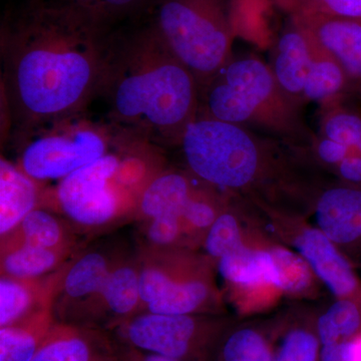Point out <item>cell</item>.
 I'll list each match as a JSON object with an SVG mask.
<instances>
[{
  "label": "cell",
  "mask_w": 361,
  "mask_h": 361,
  "mask_svg": "<svg viewBox=\"0 0 361 361\" xmlns=\"http://www.w3.org/2000/svg\"><path fill=\"white\" fill-rule=\"evenodd\" d=\"M341 63L353 85L361 87V21L315 14H290Z\"/></svg>",
  "instance_id": "cell-13"
},
{
  "label": "cell",
  "mask_w": 361,
  "mask_h": 361,
  "mask_svg": "<svg viewBox=\"0 0 361 361\" xmlns=\"http://www.w3.org/2000/svg\"><path fill=\"white\" fill-rule=\"evenodd\" d=\"M61 272L49 278L18 279L1 275L0 327L13 324L54 304Z\"/></svg>",
  "instance_id": "cell-16"
},
{
  "label": "cell",
  "mask_w": 361,
  "mask_h": 361,
  "mask_svg": "<svg viewBox=\"0 0 361 361\" xmlns=\"http://www.w3.org/2000/svg\"><path fill=\"white\" fill-rule=\"evenodd\" d=\"M115 263L99 251H90L78 258L59 275L56 296L87 304L99 295Z\"/></svg>",
  "instance_id": "cell-20"
},
{
  "label": "cell",
  "mask_w": 361,
  "mask_h": 361,
  "mask_svg": "<svg viewBox=\"0 0 361 361\" xmlns=\"http://www.w3.org/2000/svg\"><path fill=\"white\" fill-rule=\"evenodd\" d=\"M287 16L315 14L361 21V0H270Z\"/></svg>",
  "instance_id": "cell-30"
},
{
  "label": "cell",
  "mask_w": 361,
  "mask_h": 361,
  "mask_svg": "<svg viewBox=\"0 0 361 361\" xmlns=\"http://www.w3.org/2000/svg\"><path fill=\"white\" fill-rule=\"evenodd\" d=\"M345 96L341 94L322 103L319 135L355 148L361 141V113L348 106Z\"/></svg>",
  "instance_id": "cell-28"
},
{
  "label": "cell",
  "mask_w": 361,
  "mask_h": 361,
  "mask_svg": "<svg viewBox=\"0 0 361 361\" xmlns=\"http://www.w3.org/2000/svg\"><path fill=\"white\" fill-rule=\"evenodd\" d=\"M303 30L310 39L311 56L310 75L304 87L305 103L318 102L322 104L346 94L351 84L341 63L305 28Z\"/></svg>",
  "instance_id": "cell-21"
},
{
  "label": "cell",
  "mask_w": 361,
  "mask_h": 361,
  "mask_svg": "<svg viewBox=\"0 0 361 361\" xmlns=\"http://www.w3.org/2000/svg\"><path fill=\"white\" fill-rule=\"evenodd\" d=\"M190 173L270 217L301 218L330 183L312 149L197 116L179 142Z\"/></svg>",
  "instance_id": "cell-2"
},
{
  "label": "cell",
  "mask_w": 361,
  "mask_h": 361,
  "mask_svg": "<svg viewBox=\"0 0 361 361\" xmlns=\"http://www.w3.org/2000/svg\"><path fill=\"white\" fill-rule=\"evenodd\" d=\"M140 295V265L130 262L116 263L103 289L87 305L96 306L85 318L84 326L97 329V320L102 317L113 318V325L137 314L141 306Z\"/></svg>",
  "instance_id": "cell-15"
},
{
  "label": "cell",
  "mask_w": 361,
  "mask_h": 361,
  "mask_svg": "<svg viewBox=\"0 0 361 361\" xmlns=\"http://www.w3.org/2000/svg\"><path fill=\"white\" fill-rule=\"evenodd\" d=\"M70 249L42 248L27 244H1V273L18 279H39L61 265Z\"/></svg>",
  "instance_id": "cell-23"
},
{
  "label": "cell",
  "mask_w": 361,
  "mask_h": 361,
  "mask_svg": "<svg viewBox=\"0 0 361 361\" xmlns=\"http://www.w3.org/2000/svg\"><path fill=\"white\" fill-rule=\"evenodd\" d=\"M315 329L322 345L353 341L361 334V300L336 298L315 318Z\"/></svg>",
  "instance_id": "cell-26"
},
{
  "label": "cell",
  "mask_w": 361,
  "mask_h": 361,
  "mask_svg": "<svg viewBox=\"0 0 361 361\" xmlns=\"http://www.w3.org/2000/svg\"><path fill=\"white\" fill-rule=\"evenodd\" d=\"M310 63L307 33L288 16L273 47L268 66L284 92L302 106L305 104L304 87L310 75Z\"/></svg>",
  "instance_id": "cell-14"
},
{
  "label": "cell",
  "mask_w": 361,
  "mask_h": 361,
  "mask_svg": "<svg viewBox=\"0 0 361 361\" xmlns=\"http://www.w3.org/2000/svg\"><path fill=\"white\" fill-rule=\"evenodd\" d=\"M66 1L78 7L101 23H106L109 18L129 11L140 0H66Z\"/></svg>",
  "instance_id": "cell-32"
},
{
  "label": "cell",
  "mask_w": 361,
  "mask_h": 361,
  "mask_svg": "<svg viewBox=\"0 0 361 361\" xmlns=\"http://www.w3.org/2000/svg\"><path fill=\"white\" fill-rule=\"evenodd\" d=\"M1 244H27L42 248L70 249L65 228L61 221L44 209L35 208L20 225L1 237Z\"/></svg>",
  "instance_id": "cell-25"
},
{
  "label": "cell",
  "mask_w": 361,
  "mask_h": 361,
  "mask_svg": "<svg viewBox=\"0 0 361 361\" xmlns=\"http://www.w3.org/2000/svg\"><path fill=\"white\" fill-rule=\"evenodd\" d=\"M319 361H353V341L322 345Z\"/></svg>",
  "instance_id": "cell-35"
},
{
  "label": "cell",
  "mask_w": 361,
  "mask_h": 361,
  "mask_svg": "<svg viewBox=\"0 0 361 361\" xmlns=\"http://www.w3.org/2000/svg\"><path fill=\"white\" fill-rule=\"evenodd\" d=\"M111 149L63 178L56 188L59 209L75 224L101 227L110 224L133 204L137 208L145 188L157 176L146 163L152 154L149 142L139 140L132 149L128 145L116 151Z\"/></svg>",
  "instance_id": "cell-5"
},
{
  "label": "cell",
  "mask_w": 361,
  "mask_h": 361,
  "mask_svg": "<svg viewBox=\"0 0 361 361\" xmlns=\"http://www.w3.org/2000/svg\"><path fill=\"white\" fill-rule=\"evenodd\" d=\"M247 242L238 215L225 207L207 231L204 248L208 257L218 261L223 256L245 245Z\"/></svg>",
  "instance_id": "cell-29"
},
{
  "label": "cell",
  "mask_w": 361,
  "mask_h": 361,
  "mask_svg": "<svg viewBox=\"0 0 361 361\" xmlns=\"http://www.w3.org/2000/svg\"><path fill=\"white\" fill-rule=\"evenodd\" d=\"M116 341L118 344V361H179L166 357V356L155 355V353L139 350L132 346L121 343L116 339Z\"/></svg>",
  "instance_id": "cell-36"
},
{
  "label": "cell",
  "mask_w": 361,
  "mask_h": 361,
  "mask_svg": "<svg viewBox=\"0 0 361 361\" xmlns=\"http://www.w3.org/2000/svg\"><path fill=\"white\" fill-rule=\"evenodd\" d=\"M32 361H118V344L106 330L56 322Z\"/></svg>",
  "instance_id": "cell-12"
},
{
  "label": "cell",
  "mask_w": 361,
  "mask_h": 361,
  "mask_svg": "<svg viewBox=\"0 0 361 361\" xmlns=\"http://www.w3.org/2000/svg\"><path fill=\"white\" fill-rule=\"evenodd\" d=\"M277 325L230 327L221 341L214 361H274Z\"/></svg>",
  "instance_id": "cell-22"
},
{
  "label": "cell",
  "mask_w": 361,
  "mask_h": 361,
  "mask_svg": "<svg viewBox=\"0 0 361 361\" xmlns=\"http://www.w3.org/2000/svg\"><path fill=\"white\" fill-rule=\"evenodd\" d=\"M152 28L200 87L233 58L231 0H160Z\"/></svg>",
  "instance_id": "cell-6"
},
{
  "label": "cell",
  "mask_w": 361,
  "mask_h": 361,
  "mask_svg": "<svg viewBox=\"0 0 361 361\" xmlns=\"http://www.w3.org/2000/svg\"><path fill=\"white\" fill-rule=\"evenodd\" d=\"M320 351L315 318L278 323L274 361H319Z\"/></svg>",
  "instance_id": "cell-27"
},
{
  "label": "cell",
  "mask_w": 361,
  "mask_h": 361,
  "mask_svg": "<svg viewBox=\"0 0 361 361\" xmlns=\"http://www.w3.org/2000/svg\"><path fill=\"white\" fill-rule=\"evenodd\" d=\"M302 111L257 56H233L200 87L198 116L312 149L317 135Z\"/></svg>",
  "instance_id": "cell-4"
},
{
  "label": "cell",
  "mask_w": 361,
  "mask_h": 361,
  "mask_svg": "<svg viewBox=\"0 0 361 361\" xmlns=\"http://www.w3.org/2000/svg\"><path fill=\"white\" fill-rule=\"evenodd\" d=\"M39 192L33 180L13 163L0 161V234L6 236L37 208Z\"/></svg>",
  "instance_id": "cell-17"
},
{
  "label": "cell",
  "mask_w": 361,
  "mask_h": 361,
  "mask_svg": "<svg viewBox=\"0 0 361 361\" xmlns=\"http://www.w3.org/2000/svg\"><path fill=\"white\" fill-rule=\"evenodd\" d=\"M113 42L104 23L66 0L26 9L2 37L4 87L18 128L84 111L103 87Z\"/></svg>",
  "instance_id": "cell-1"
},
{
  "label": "cell",
  "mask_w": 361,
  "mask_h": 361,
  "mask_svg": "<svg viewBox=\"0 0 361 361\" xmlns=\"http://www.w3.org/2000/svg\"><path fill=\"white\" fill-rule=\"evenodd\" d=\"M197 180L178 171L159 173L141 195L137 206L140 213L149 220L165 215L182 218L188 202L200 186Z\"/></svg>",
  "instance_id": "cell-18"
},
{
  "label": "cell",
  "mask_w": 361,
  "mask_h": 361,
  "mask_svg": "<svg viewBox=\"0 0 361 361\" xmlns=\"http://www.w3.org/2000/svg\"><path fill=\"white\" fill-rule=\"evenodd\" d=\"M312 212L316 226L361 269V186L330 183L316 198Z\"/></svg>",
  "instance_id": "cell-11"
},
{
  "label": "cell",
  "mask_w": 361,
  "mask_h": 361,
  "mask_svg": "<svg viewBox=\"0 0 361 361\" xmlns=\"http://www.w3.org/2000/svg\"><path fill=\"white\" fill-rule=\"evenodd\" d=\"M149 221L147 236L158 248H171L185 233L182 218L179 216H160Z\"/></svg>",
  "instance_id": "cell-31"
},
{
  "label": "cell",
  "mask_w": 361,
  "mask_h": 361,
  "mask_svg": "<svg viewBox=\"0 0 361 361\" xmlns=\"http://www.w3.org/2000/svg\"><path fill=\"white\" fill-rule=\"evenodd\" d=\"M353 149L318 135L312 147L316 160L325 168L334 169L350 154Z\"/></svg>",
  "instance_id": "cell-33"
},
{
  "label": "cell",
  "mask_w": 361,
  "mask_h": 361,
  "mask_svg": "<svg viewBox=\"0 0 361 361\" xmlns=\"http://www.w3.org/2000/svg\"><path fill=\"white\" fill-rule=\"evenodd\" d=\"M82 114L27 133L32 139L21 153L18 167L37 182L63 180L106 155L118 132L114 135Z\"/></svg>",
  "instance_id": "cell-8"
},
{
  "label": "cell",
  "mask_w": 361,
  "mask_h": 361,
  "mask_svg": "<svg viewBox=\"0 0 361 361\" xmlns=\"http://www.w3.org/2000/svg\"><path fill=\"white\" fill-rule=\"evenodd\" d=\"M268 250L272 259L275 286L282 295L300 298L314 295L319 280L295 250L279 244H268Z\"/></svg>",
  "instance_id": "cell-24"
},
{
  "label": "cell",
  "mask_w": 361,
  "mask_h": 361,
  "mask_svg": "<svg viewBox=\"0 0 361 361\" xmlns=\"http://www.w3.org/2000/svg\"><path fill=\"white\" fill-rule=\"evenodd\" d=\"M353 149H355L356 153L360 154V155L361 156V141L358 142L357 146H356L355 148H353Z\"/></svg>",
  "instance_id": "cell-38"
},
{
  "label": "cell",
  "mask_w": 361,
  "mask_h": 361,
  "mask_svg": "<svg viewBox=\"0 0 361 361\" xmlns=\"http://www.w3.org/2000/svg\"><path fill=\"white\" fill-rule=\"evenodd\" d=\"M353 361H361V334L353 341Z\"/></svg>",
  "instance_id": "cell-37"
},
{
  "label": "cell",
  "mask_w": 361,
  "mask_h": 361,
  "mask_svg": "<svg viewBox=\"0 0 361 361\" xmlns=\"http://www.w3.org/2000/svg\"><path fill=\"white\" fill-rule=\"evenodd\" d=\"M99 94L108 97L115 128L147 142L179 145L200 106L198 80L152 26L113 44Z\"/></svg>",
  "instance_id": "cell-3"
},
{
  "label": "cell",
  "mask_w": 361,
  "mask_h": 361,
  "mask_svg": "<svg viewBox=\"0 0 361 361\" xmlns=\"http://www.w3.org/2000/svg\"><path fill=\"white\" fill-rule=\"evenodd\" d=\"M216 262L242 314L264 310L266 306L282 295L275 286L272 259L267 245L247 242Z\"/></svg>",
  "instance_id": "cell-9"
},
{
  "label": "cell",
  "mask_w": 361,
  "mask_h": 361,
  "mask_svg": "<svg viewBox=\"0 0 361 361\" xmlns=\"http://www.w3.org/2000/svg\"><path fill=\"white\" fill-rule=\"evenodd\" d=\"M54 304L0 327V361H32L54 323Z\"/></svg>",
  "instance_id": "cell-19"
},
{
  "label": "cell",
  "mask_w": 361,
  "mask_h": 361,
  "mask_svg": "<svg viewBox=\"0 0 361 361\" xmlns=\"http://www.w3.org/2000/svg\"><path fill=\"white\" fill-rule=\"evenodd\" d=\"M334 170L341 182L361 186V156L355 149Z\"/></svg>",
  "instance_id": "cell-34"
},
{
  "label": "cell",
  "mask_w": 361,
  "mask_h": 361,
  "mask_svg": "<svg viewBox=\"0 0 361 361\" xmlns=\"http://www.w3.org/2000/svg\"><path fill=\"white\" fill-rule=\"evenodd\" d=\"M276 218L287 223L284 218ZM282 232L288 233V243L307 262L332 295L361 300V281L355 266L317 226H291L289 229H282Z\"/></svg>",
  "instance_id": "cell-10"
},
{
  "label": "cell",
  "mask_w": 361,
  "mask_h": 361,
  "mask_svg": "<svg viewBox=\"0 0 361 361\" xmlns=\"http://www.w3.org/2000/svg\"><path fill=\"white\" fill-rule=\"evenodd\" d=\"M229 320L208 314L137 313L116 324L115 338L146 353L179 361H214Z\"/></svg>",
  "instance_id": "cell-7"
}]
</instances>
